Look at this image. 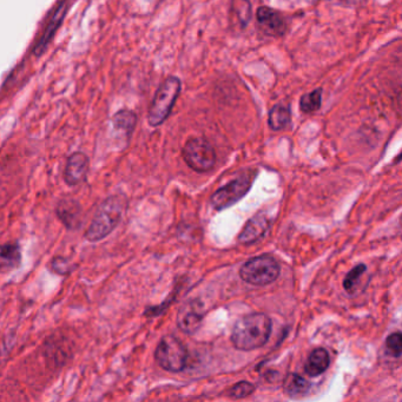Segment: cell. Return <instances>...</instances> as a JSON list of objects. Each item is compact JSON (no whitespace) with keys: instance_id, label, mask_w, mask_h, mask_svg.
Listing matches in <instances>:
<instances>
[{"instance_id":"1","label":"cell","mask_w":402,"mask_h":402,"mask_svg":"<svg viewBox=\"0 0 402 402\" xmlns=\"http://www.w3.org/2000/svg\"><path fill=\"white\" fill-rule=\"evenodd\" d=\"M272 333V320L262 313L246 315L235 323L231 344L236 349L250 352L263 347Z\"/></svg>"},{"instance_id":"2","label":"cell","mask_w":402,"mask_h":402,"mask_svg":"<svg viewBox=\"0 0 402 402\" xmlns=\"http://www.w3.org/2000/svg\"><path fill=\"white\" fill-rule=\"evenodd\" d=\"M123 210L124 203L122 198L109 197L97 211L91 226H88L85 234V239L90 242H98L106 237L121 221Z\"/></svg>"},{"instance_id":"3","label":"cell","mask_w":402,"mask_h":402,"mask_svg":"<svg viewBox=\"0 0 402 402\" xmlns=\"http://www.w3.org/2000/svg\"><path fill=\"white\" fill-rule=\"evenodd\" d=\"M180 93V80L177 77H169L161 84L151 102L147 113V122L151 126H159L169 117L175 102Z\"/></svg>"},{"instance_id":"4","label":"cell","mask_w":402,"mask_h":402,"mask_svg":"<svg viewBox=\"0 0 402 402\" xmlns=\"http://www.w3.org/2000/svg\"><path fill=\"white\" fill-rule=\"evenodd\" d=\"M280 264L269 255L257 256L247 261L239 270V276L249 285H270L280 275Z\"/></svg>"},{"instance_id":"5","label":"cell","mask_w":402,"mask_h":402,"mask_svg":"<svg viewBox=\"0 0 402 402\" xmlns=\"http://www.w3.org/2000/svg\"><path fill=\"white\" fill-rule=\"evenodd\" d=\"M155 359L164 370L178 373L185 368L187 349L175 336H164L156 348Z\"/></svg>"},{"instance_id":"6","label":"cell","mask_w":402,"mask_h":402,"mask_svg":"<svg viewBox=\"0 0 402 402\" xmlns=\"http://www.w3.org/2000/svg\"><path fill=\"white\" fill-rule=\"evenodd\" d=\"M185 163L197 172H210L216 163V152L213 145L202 137L188 139L183 147Z\"/></svg>"},{"instance_id":"7","label":"cell","mask_w":402,"mask_h":402,"mask_svg":"<svg viewBox=\"0 0 402 402\" xmlns=\"http://www.w3.org/2000/svg\"><path fill=\"white\" fill-rule=\"evenodd\" d=\"M252 187V177H239L236 180H231L230 183L224 185L222 188L215 191L211 197V203L215 209L222 210L234 206L235 203L244 197Z\"/></svg>"},{"instance_id":"8","label":"cell","mask_w":402,"mask_h":402,"mask_svg":"<svg viewBox=\"0 0 402 402\" xmlns=\"http://www.w3.org/2000/svg\"><path fill=\"white\" fill-rule=\"evenodd\" d=\"M67 9H69V4H67V0H63L60 4L57 6L54 14L51 16L49 24L43 32L42 37L39 38L36 47L34 49V55L36 57H42L45 52H47V47L50 45L52 39L55 38L57 31L59 27L63 24L65 16H67Z\"/></svg>"},{"instance_id":"9","label":"cell","mask_w":402,"mask_h":402,"mask_svg":"<svg viewBox=\"0 0 402 402\" xmlns=\"http://www.w3.org/2000/svg\"><path fill=\"white\" fill-rule=\"evenodd\" d=\"M204 316V308L201 301L191 300L185 303L177 315V324L180 331L193 334L201 326Z\"/></svg>"},{"instance_id":"10","label":"cell","mask_w":402,"mask_h":402,"mask_svg":"<svg viewBox=\"0 0 402 402\" xmlns=\"http://www.w3.org/2000/svg\"><path fill=\"white\" fill-rule=\"evenodd\" d=\"M257 23L261 26V29L264 34L272 36V37H280L285 34L287 31V23L285 18L282 17L280 12L275 10L262 6L257 10L256 13Z\"/></svg>"},{"instance_id":"11","label":"cell","mask_w":402,"mask_h":402,"mask_svg":"<svg viewBox=\"0 0 402 402\" xmlns=\"http://www.w3.org/2000/svg\"><path fill=\"white\" fill-rule=\"evenodd\" d=\"M88 159L83 152H75L67 159L65 180L69 185H80L88 175Z\"/></svg>"},{"instance_id":"12","label":"cell","mask_w":402,"mask_h":402,"mask_svg":"<svg viewBox=\"0 0 402 402\" xmlns=\"http://www.w3.org/2000/svg\"><path fill=\"white\" fill-rule=\"evenodd\" d=\"M269 224L270 222L264 215H256L248 221L244 230L241 231L239 236V242L244 244H254L265 234V231L268 230Z\"/></svg>"},{"instance_id":"13","label":"cell","mask_w":402,"mask_h":402,"mask_svg":"<svg viewBox=\"0 0 402 402\" xmlns=\"http://www.w3.org/2000/svg\"><path fill=\"white\" fill-rule=\"evenodd\" d=\"M329 362L331 359L327 351L324 348H316L310 353L305 370L309 377H318L327 370Z\"/></svg>"},{"instance_id":"14","label":"cell","mask_w":402,"mask_h":402,"mask_svg":"<svg viewBox=\"0 0 402 402\" xmlns=\"http://www.w3.org/2000/svg\"><path fill=\"white\" fill-rule=\"evenodd\" d=\"M21 255L18 244L0 246V272H11L21 264Z\"/></svg>"},{"instance_id":"15","label":"cell","mask_w":402,"mask_h":402,"mask_svg":"<svg viewBox=\"0 0 402 402\" xmlns=\"http://www.w3.org/2000/svg\"><path fill=\"white\" fill-rule=\"evenodd\" d=\"M292 122V113L287 105L276 104L269 113L268 124L274 131L283 130Z\"/></svg>"},{"instance_id":"16","label":"cell","mask_w":402,"mask_h":402,"mask_svg":"<svg viewBox=\"0 0 402 402\" xmlns=\"http://www.w3.org/2000/svg\"><path fill=\"white\" fill-rule=\"evenodd\" d=\"M310 388L309 382L298 374L292 373L287 375L283 382V390L290 398H298L308 393Z\"/></svg>"},{"instance_id":"17","label":"cell","mask_w":402,"mask_h":402,"mask_svg":"<svg viewBox=\"0 0 402 402\" xmlns=\"http://www.w3.org/2000/svg\"><path fill=\"white\" fill-rule=\"evenodd\" d=\"M57 214L59 218L65 223V226L69 228H75L78 223V217L80 216V208L77 202L65 200L59 203Z\"/></svg>"},{"instance_id":"18","label":"cell","mask_w":402,"mask_h":402,"mask_svg":"<svg viewBox=\"0 0 402 402\" xmlns=\"http://www.w3.org/2000/svg\"><path fill=\"white\" fill-rule=\"evenodd\" d=\"M113 122L116 130L126 134V137H130L137 122V117L130 110H121L113 116Z\"/></svg>"},{"instance_id":"19","label":"cell","mask_w":402,"mask_h":402,"mask_svg":"<svg viewBox=\"0 0 402 402\" xmlns=\"http://www.w3.org/2000/svg\"><path fill=\"white\" fill-rule=\"evenodd\" d=\"M322 103V88L314 90L313 93L303 95L300 99V108L302 113H311L320 109Z\"/></svg>"},{"instance_id":"20","label":"cell","mask_w":402,"mask_h":402,"mask_svg":"<svg viewBox=\"0 0 402 402\" xmlns=\"http://www.w3.org/2000/svg\"><path fill=\"white\" fill-rule=\"evenodd\" d=\"M366 269H367V267H366L365 264L360 263L348 272L347 276L344 277V288L347 290L348 293H352L356 283L359 282V279L365 274Z\"/></svg>"},{"instance_id":"21","label":"cell","mask_w":402,"mask_h":402,"mask_svg":"<svg viewBox=\"0 0 402 402\" xmlns=\"http://www.w3.org/2000/svg\"><path fill=\"white\" fill-rule=\"evenodd\" d=\"M235 12L237 14L239 21L242 26L247 25L249 21H250V16H252V8H250V3L248 0H235L234 3Z\"/></svg>"},{"instance_id":"22","label":"cell","mask_w":402,"mask_h":402,"mask_svg":"<svg viewBox=\"0 0 402 402\" xmlns=\"http://www.w3.org/2000/svg\"><path fill=\"white\" fill-rule=\"evenodd\" d=\"M386 347L390 355L394 357H400L402 353V336L401 333H393L387 338L386 341Z\"/></svg>"},{"instance_id":"23","label":"cell","mask_w":402,"mask_h":402,"mask_svg":"<svg viewBox=\"0 0 402 402\" xmlns=\"http://www.w3.org/2000/svg\"><path fill=\"white\" fill-rule=\"evenodd\" d=\"M254 390H255V386L252 385V382H239L231 388L230 397L234 399L247 398L250 394L254 393Z\"/></svg>"},{"instance_id":"24","label":"cell","mask_w":402,"mask_h":402,"mask_svg":"<svg viewBox=\"0 0 402 402\" xmlns=\"http://www.w3.org/2000/svg\"><path fill=\"white\" fill-rule=\"evenodd\" d=\"M52 268L55 269L56 272H59V274H65L67 272V261L65 259H62V257H58V259H55L54 262H52Z\"/></svg>"}]
</instances>
